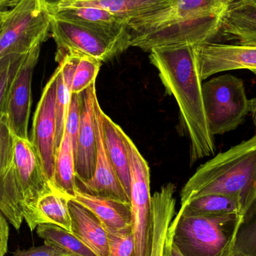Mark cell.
<instances>
[{"label": "cell", "instance_id": "obj_31", "mask_svg": "<svg viewBox=\"0 0 256 256\" xmlns=\"http://www.w3.org/2000/svg\"><path fill=\"white\" fill-rule=\"evenodd\" d=\"M109 254L108 256H134V240L132 230L116 231L108 230Z\"/></svg>", "mask_w": 256, "mask_h": 256}, {"label": "cell", "instance_id": "obj_33", "mask_svg": "<svg viewBox=\"0 0 256 256\" xmlns=\"http://www.w3.org/2000/svg\"><path fill=\"white\" fill-rule=\"evenodd\" d=\"M12 256H72L68 252L44 244L39 246H32L27 250L18 249L14 252Z\"/></svg>", "mask_w": 256, "mask_h": 256}, {"label": "cell", "instance_id": "obj_30", "mask_svg": "<svg viewBox=\"0 0 256 256\" xmlns=\"http://www.w3.org/2000/svg\"><path fill=\"white\" fill-rule=\"evenodd\" d=\"M28 54L10 56L0 66V114H3L10 84Z\"/></svg>", "mask_w": 256, "mask_h": 256}, {"label": "cell", "instance_id": "obj_35", "mask_svg": "<svg viewBox=\"0 0 256 256\" xmlns=\"http://www.w3.org/2000/svg\"><path fill=\"white\" fill-rule=\"evenodd\" d=\"M162 256H184L180 254L176 245L173 244L172 240L171 234L170 232H167L165 244H164V251Z\"/></svg>", "mask_w": 256, "mask_h": 256}, {"label": "cell", "instance_id": "obj_24", "mask_svg": "<svg viewBox=\"0 0 256 256\" xmlns=\"http://www.w3.org/2000/svg\"><path fill=\"white\" fill-rule=\"evenodd\" d=\"M52 186L56 191L68 198L76 196L78 186L74 152L70 136L66 130L56 152Z\"/></svg>", "mask_w": 256, "mask_h": 256}, {"label": "cell", "instance_id": "obj_25", "mask_svg": "<svg viewBox=\"0 0 256 256\" xmlns=\"http://www.w3.org/2000/svg\"><path fill=\"white\" fill-rule=\"evenodd\" d=\"M178 212L188 216H244L240 203L236 198L222 194H208L194 198L180 206Z\"/></svg>", "mask_w": 256, "mask_h": 256}, {"label": "cell", "instance_id": "obj_9", "mask_svg": "<svg viewBox=\"0 0 256 256\" xmlns=\"http://www.w3.org/2000/svg\"><path fill=\"white\" fill-rule=\"evenodd\" d=\"M222 14L166 24L140 36L130 37V46L150 52L153 48L166 45L216 42Z\"/></svg>", "mask_w": 256, "mask_h": 256}, {"label": "cell", "instance_id": "obj_10", "mask_svg": "<svg viewBox=\"0 0 256 256\" xmlns=\"http://www.w3.org/2000/svg\"><path fill=\"white\" fill-rule=\"evenodd\" d=\"M57 72L55 70L44 88L33 116L30 142L40 160L50 183L54 180L56 156V94Z\"/></svg>", "mask_w": 256, "mask_h": 256}, {"label": "cell", "instance_id": "obj_29", "mask_svg": "<svg viewBox=\"0 0 256 256\" xmlns=\"http://www.w3.org/2000/svg\"><path fill=\"white\" fill-rule=\"evenodd\" d=\"M234 256H256V213L246 220L240 226Z\"/></svg>", "mask_w": 256, "mask_h": 256}, {"label": "cell", "instance_id": "obj_17", "mask_svg": "<svg viewBox=\"0 0 256 256\" xmlns=\"http://www.w3.org/2000/svg\"><path fill=\"white\" fill-rule=\"evenodd\" d=\"M256 44V0H230L221 16L216 42Z\"/></svg>", "mask_w": 256, "mask_h": 256}, {"label": "cell", "instance_id": "obj_21", "mask_svg": "<svg viewBox=\"0 0 256 256\" xmlns=\"http://www.w3.org/2000/svg\"><path fill=\"white\" fill-rule=\"evenodd\" d=\"M98 111L106 152L124 192L130 200V168L127 146L123 136L124 130L104 112L100 104Z\"/></svg>", "mask_w": 256, "mask_h": 256}, {"label": "cell", "instance_id": "obj_15", "mask_svg": "<svg viewBox=\"0 0 256 256\" xmlns=\"http://www.w3.org/2000/svg\"><path fill=\"white\" fill-rule=\"evenodd\" d=\"M96 84L80 94L79 132L74 152L76 180H90L96 170L97 141L94 127V102L97 98Z\"/></svg>", "mask_w": 256, "mask_h": 256}, {"label": "cell", "instance_id": "obj_34", "mask_svg": "<svg viewBox=\"0 0 256 256\" xmlns=\"http://www.w3.org/2000/svg\"><path fill=\"white\" fill-rule=\"evenodd\" d=\"M8 238V224L7 219L0 212V256H4L7 252Z\"/></svg>", "mask_w": 256, "mask_h": 256}, {"label": "cell", "instance_id": "obj_20", "mask_svg": "<svg viewBox=\"0 0 256 256\" xmlns=\"http://www.w3.org/2000/svg\"><path fill=\"white\" fill-rule=\"evenodd\" d=\"M70 232L98 256H108V232L102 221L88 208L74 198L68 200Z\"/></svg>", "mask_w": 256, "mask_h": 256}, {"label": "cell", "instance_id": "obj_11", "mask_svg": "<svg viewBox=\"0 0 256 256\" xmlns=\"http://www.w3.org/2000/svg\"><path fill=\"white\" fill-rule=\"evenodd\" d=\"M42 45L33 48L24 60L9 87L3 114L14 137L30 140L28 121L31 112L32 81Z\"/></svg>", "mask_w": 256, "mask_h": 256}, {"label": "cell", "instance_id": "obj_5", "mask_svg": "<svg viewBox=\"0 0 256 256\" xmlns=\"http://www.w3.org/2000/svg\"><path fill=\"white\" fill-rule=\"evenodd\" d=\"M203 100L210 132L222 135L234 130L250 112V100L243 80L220 75L202 84Z\"/></svg>", "mask_w": 256, "mask_h": 256}, {"label": "cell", "instance_id": "obj_4", "mask_svg": "<svg viewBox=\"0 0 256 256\" xmlns=\"http://www.w3.org/2000/svg\"><path fill=\"white\" fill-rule=\"evenodd\" d=\"M49 0H20L8 12L0 30V64L10 56L24 55L50 34Z\"/></svg>", "mask_w": 256, "mask_h": 256}, {"label": "cell", "instance_id": "obj_28", "mask_svg": "<svg viewBox=\"0 0 256 256\" xmlns=\"http://www.w3.org/2000/svg\"><path fill=\"white\" fill-rule=\"evenodd\" d=\"M103 63L90 56L82 54L76 64L72 82V94H80L96 84Z\"/></svg>", "mask_w": 256, "mask_h": 256}, {"label": "cell", "instance_id": "obj_32", "mask_svg": "<svg viewBox=\"0 0 256 256\" xmlns=\"http://www.w3.org/2000/svg\"><path fill=\"white\" fill-rule=\"evenodd\" d=\"M80 110V94H72L66 118L64 130L68 132L73 143L74 152L76 148L79 132Z\"/></svg>", "mask_w": 256, "mask_h": 256}, {"label": "cell", "instance_id": "obj_18", "mask_svg": "<svg viewBox=\"0 0 256 256\" xmlns=\"http://www.w3.org/2000/svg\"><path fill=\"white\" fill-rule=\"evenodd\" d=\"M52 16L84 26L94 28L116 38H130L129 20L104 9L92 7H55L50 2Z\"/></svg>", "mask_w": 256, "mask_h": 256}, {"label": "cell", "instance_id": "obj_7", "mask_svg": "<svg viewBox=\"0 0 256 256\" xmlns=\"http://www.w3.org/2000/svg\"><path fill=\"white\" fill-rule=\"evenodd\" d=\"M50 33L57 46L56 54L57 62L70 51L94 57L102 63L108 62L130 46V38L114 37L52 15H51Z\"/></svg>", "mask_w": 256, "mask_h": 256}, {"label": "cell", "instance_id": "obj_1", "mask_svg": "<svg viewBox=\"0 0 256 256\" xmlns=\"http://www.w3.org/2000/svg\"><path fill=\"white\" fill-rule=\"evenodd\" d=\"M150 63L158 69L168 96L178 105L180 118L190 140V162L215 153L214 136L208 122L203 100L202 80L195 44H178L150 50Z\"/></svg>", "mask_w": 256, "mask_h": 256}, {"label": "cell", "instance_id": "obj_37", "mask_svg": "<svg viewBox=\"0 0 256 256\" xmlns=\"http://www.w3.org/2000/svg\"><path fill=\"white\" fill-rule=\"evenodd\" d=\"M20 0H6L4 3H3L2 6H1V8L0 9H4L6 8H13L14 6H16ZM50 1H55V0H50Z\"/></svg>", "mask_w": 256, "mask_h": 256}, {"label": "cell", "instance_id": "obj_22", "mask_svg": "<svg viewBox=\"0 0 256 256\" xmlns=\"http://www.w3.org/2000/svg\"><path fill=\"white\" fill-rule=\"evenodd\" d=\"M74 200L91 210L102 221L105 228L116 231L132 230L130 202L93 196L78 190Z\"/></svg>", "mask_w": 256, "mask_h": 256}, {"label": "cell", "instance_id": "obj_12", "mask_svg": "<svg viewBox=\"0 0 256 256\" xmlns=\"http://www.w3.org/2000/svg\"><path fill=\"white\" fill-rule=\"evenodd\" d=\"M202 80L234 70H249L256 76V44L207 42L195 44Z\"/></svg>", "mask_w": 256, "mask_h": 256}, {"label": "cell", "instance_id": "obj_27", "mask_svg": "<svg viewBox=\"0 0 256 256\" xmlns=\"http://www.w3.org/2000/svg\"><path fill=\"white\" fill-rule=\"evenodd\" d=\"M68 197L54 190L40 198L38 210L44 224H52L70 232V216Z\"/></svg>", "mask_w": 256, "mask_h": 256}, {"label": "cell", "instance_id": "obj_13", "mask_svg": "<svg viewBox=\"0 0 256 256\" xmlns=\"http://www.w3.org/2000/svg\"><path fill=\"white\" fill-rule=\"evenodd\" d=\"M0 212L19 231L24 220L14 167V136L6 116L0 114Z\"/></svg>", "mask_w": 256, "mask_h": 256}, {"label": "cell", "instance_id": "obj_19", "mask_svg": "<svg viewBox=\"0 0 256 256\" xmlns=\"http://www.w3.org/2000/svg\"><path fill=\"white\" fill-rule=\"evenodd\" d=\"M176 0H55V7H92L104 9L131 21L153 16L173 6Z\"/></svg>", "mask_w": 256, "mask_h": 256}, {"label": "cell", "instance_id": "obj_2", "mask_svg": "<svg viewBox=\"0 0 256 256\" xmlns=\"http://www.w3.org/2000/svg\"><path fill=\"white\" fill-rule=\"evenodd\" d=\"M208 194L236 198L246 220L256 213V135L200 166L182 189L180 204Z\"/></svg>", "mask_w": 256, "mask_h": 256}, {"label": "cell", "instance_id": "obj_26", "mask_svg": "<svg viewBox=\"0 0 256 256\" xmlns=\"http://www.w3.org/2000/svg\"><path fill=\"white\" fill-rule=\"evenodd\" d=\"M38 236L46 244L58 248L72 256H98L72 232L52 224H42L36 228Z\"/></svg>", "mask_w": 256, "mask_h": 256}, {"label": "cell", "instance_id": "obj_38", "mask_svg": "<svg viewBox=\"0 0 256 256\" xmlns=\"http://www.w3.org/2000/svg\"><path fill=\"white\" fill-rule=\"evenodd\" d=\"M8 10H4V9H0V30L2 26L3 22L6 20V16H7Z\"/></svg>", "mask_w": 256, "mask_h": 256}, {"label": "cell", "instance_id": "obj_3", "mask_svg": "<svg viewBox=\"0 0 256 256\" xmlns=\"http://www.w3.org/2000/svg\"><path fill=\"white\" fill-rule=\"evenodd\" d=\"M244 216H188L178 213L168 232L184 256H234Z\"/></svg>", "mask_w": 256, "mask_h": 256}, {"label": "cell", "instance_id": "obj_23", "mask_svg": "<svg viewBox=\"0 0 256 256\" xmlns=\"http://www.w3.org/2000/svg\"><path fill=\"white\" fill-rule=\"evenodd\" d=\"M176 185L168 183L152 196L153 242L150 256H162L167 232L176 214Z\"/></svg>", "mask_w": 256, "mask_h": 256}, {"label": "cell", "instance_id": "obj_6", "mask_svg": "<svg viewBox=\"0 0 256 256\" xmlns=\"http://www.w3.org/2000/svg\"><path fill=\"white\" fill-rule=\"evenodd\" d=\"M130 168L134 256H150L153 242V210L150 192V168L134 142L124 132Z\"/></svg>", "mask_w": 256, "mask_h": 256}, {"label": "cell", "instance_id": "obj_39", "mask_svg": "<svg viewBox=\"0 0 256 256\" xmlns=\"http://www.w3.org/2000/svg\"><path fill=\"white\" fill-rule=\"evenodd\" d=\"M6 1V0H0V8H1V6H2L3 3Z\"/></svg>", "mask_w": 256, "mask_h": 256}, {"label": "cell", "instance_id": "obj_16", "mask_svg": "<svg viewBox=\"0 0 256 256\" xmlns=\"http://www.w3.org/2000/svg\"><path fill=\"white\" fill-rule=\"evenodd\" d=\"M230 0H176L171 7L144 19L131 21L130 36H140L166 24L222 13Z\"/></svg>", "mask_w": 256, "mask_h": 256}, {"label": "cell", "instance_id": "obj_36", "mask_svg": "<svg viewBox=\"0 0 256 256\" xmlns=\"http://www.w3.org/2000/svg\"><path fill=\"white\" fill-rule=\"evenodd\" d=\"M250 112L256 128V98L250 100Z\"/></svg>", "mask_w": 256, "mask_h": 256}, {"label": "cell", "instance_id": "obj_14", "mask_svg": "<svg viewBox=\"0 0 256 256\" xmlns=\"http://www.w3.org/2000/svg\"><path fill=\"white\" fill-rule=\"evenodd\" d=\"M99 104L97 97L94 102V127L97 141L96 170L90 180L86 182L76 180L78 190L93 196L130 202V200L124 192L106 152L98 111Z\"/></svg>", "mask_w": 256, "mask_h": 256}, {"label": "cell", "instance_id": "obj_8", "mask_svg": "<svg viewBox=\"0 0 256 256\" xmlns=\"http://www.w3.org/2000/svg\"><path fill=\"white\" fill-rule=\"evenodd\" d=\"M14 167L22 216L32 232L44 224L38 210L39 200L55 190L30 140L14 137Z\"/></svg>", "mask_w": 256, "mask_h": 256}]
</instances>
